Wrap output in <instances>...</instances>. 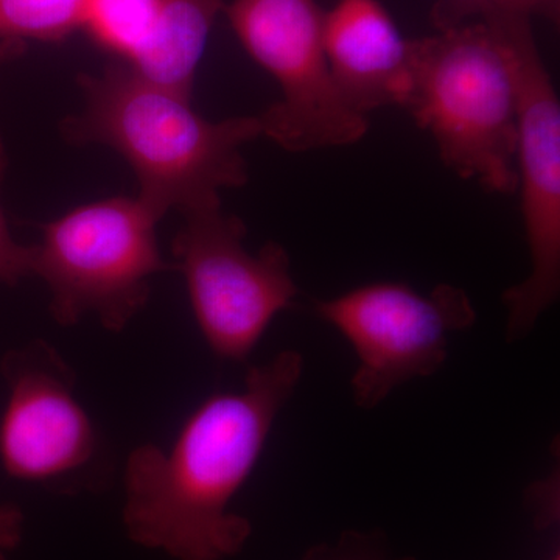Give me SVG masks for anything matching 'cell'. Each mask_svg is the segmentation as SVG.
Returning a JSON list of instances; mask_svg holds the SVG:
<instances>
[{"mask_svg":"<svg viewBox=\"0 0 560 560\" xmlns=\"http://www.w3.org/2000/svg\"><path fill=\"white\" fill-rule=\"evenodd\" d=\"M304 371L296 350L249 368L241 390L217 393L194 410L171 447L143 444L125 467L121 522L131 541L175 560H228L253 533L231 511L279 412Z\"/></svg>","mask_w":560,"mask_h":560,"instance_id":"1","label":"cell"},{"mask_svg":"<svg viewBox=\"0 0 560 560\" xmlns=\"http://www.w3.org/2000/svg\"><path fill=\"white\" fill-rule=\"evenodd\" d=\"M79 83L86 105L62 124L66 139L120 153L138 176V197L162 215L219 206L221 190L248 183L242 149L260 138L259 116L205 119L190 98L116 60L102 75L81 73Z\"/></svg>","mask_w":560,"mask_h":560,"instance_id":"2","label":"cell"},{"mask_svg":"<svg viewBox=\"0 0 560 560\" xmlns=\"http://www.w3.org/2000/svg\"><path fill=\"white\" fill-rule=\"evenodd\" d=\"M529 18L464 22L412 44L404 108L442 164L492 194L517 191V35Z\"/></svg>","mask_w":560,"mask_h":560,"instance_id":"3","label":"cell"},{"mask_svg":"<svg viewBox=\"0 0 560 560\" xmlns=\"http://www.w3.org/2000/svg\"><path fill=\"white\" fill-rule=\"evenodd\" d=\"M162 217L140 197H114L44 224L32 245V276L49 287L60 326L94 315L106 330L121 331L145 307L151 278L176 271L158 243Z\"/></svg>","mask_w":560,"mask_h":560,"instance_id":"4","label":"cell"},{"mask_svg":"<svg viewBox=\"0 0 560 560\" xmlns=\"http://www.w3.org/2000/svg\"><path fill=\"white\" fill-rule=\"evenodd\" d=\"M243 49L278 81L279 102L259 114L261 136L280 149L352 145L370 120L350 108L324 50V11L316 0H234L224 7Z\"/></svg>","mask_w":560,"mask_h":560,"instance_id":"5","label":"cell"},{"mask_svg":"<svg viewBox=\"0 0 560 560\" xmlns=\"http://www.w3.org/2000/svg\"><path fill=\"white\" fill-rule=\"evenodd\" d=\"M183 215L173 264L186 280L202 338L221 360H248L272 319L296 300L289 253L270 242L250 254L245 223L221 205Z\"/></svg>","mask_w":560,"mask_h":560,"instance_id":"6","label":"cell"},{"mask_svg":"<svg viewBox=\"0 0 560 560\" xmlns=\"http://www.w3.org/2000/svg\"><path fill=\"white\" fill-rule=\"evenodd\" d=\"M315 312L352 346L359 366L350 388L357 407L368 411L405 383L436 374L447 361L451 335L477 320L467 291L451 283L429 294L407 283H368L315 301Z\"/></svg>","mask_w":560,"mask_h":560,"instance_id":"7","label":"cell"},{"mask_svg":"<svg viewBox=\"0 0 560 560\" xmlns=\"http://www.w3.org/2000/svg\"><path fill=\"white\" fill-rule=\"evenodd\" d=\"M517 191L530 270L504 291L506 340L528 337L560 291V105L530 21L517 35Z\"/></svg>","mask_w":560,"mask_h":560,"instance_id":"8","label":"cell"},{"mask_svg":"<svg viewBox=\"0 0 560 560\" xmlns=\"http://www.w3.org/2000/svg\"><path fill=\"white\" fill-rule=\"evenodd\" d=\"M9 399L0 416V464L14 480L55 482L90 466L94 423L75 396V372L57 349L35 340L0 363Z\"/></svg>","mask_w":560,"mask_h":560,"instance_id":"9","label":"cell"},{"mask_svg":"<svg viewBox=\"0 0 560 560\" xmlns=\"http://www.w3.org/2000/svg\"><path fill=\"white\" fill-rule=\"evenodd\" d=\"M324 50L346 103L368 117L404 108L412 83V44L378 0H338L324 13Z\"/></svg>","mask_w":560,"mask_h":560,"instance_id":"10","label":"cell"},{"mask_svg":"<svg viewBox=\"0 0 560 560\" xmlns=\"http://www.w3.org/2000/svg\"><path fill=\"white\" fill-rule=\"evenodd\" d=\"M226 0H161L150 38L124 62L140 79L191 98L198 65Z\"/></svg>","mask_w":560,"mask_h":560,"instance_id":"11","label":"cell"},{"mask_svg":"<svg viewBox=\"0 0 560 560\" xmlns=\"http://www.w3.org/2000/svg\"><path fill=\"white\" fill-rule=\"evenodd\" d=\"M161 0H91L81 31L114 60L127 62L147 43Z\"/></svg>","mask_w":560,"mask_h":560,"instance_id":"12","label":"cell"},{"mask_svg":"<svg viewBox=\"0 0 560 560\" xmlns=\"http://www.w3.org/2000/svg\"><path fill=\"white\" fill-rule=\"evenodd\" d=\"M91 0H0V39L61 43L83 27Z\"/></svg>","mask_w":560,"mask_h":560,"instance_id":"13","label":"cell"},{"mask_svg":"<svg viewBox=\"0 0 560 560\" xmlns=\"http://www.w3.org/2000/svg\"><path fill=\"white\" fill-rule=\"evenodd\" d=\"M534 14L558 20L559 0H440L434 5L431 20L438 31H444L470 20L506 16L530 20Z\"/></svg>","mask_w":560,"mask_h":560,"instance_id":"14","label":"cell"},{"mask_svg":"<svg viewBox=\"0 0 560 560\" xmlns=\"http://www.w3.org/2000/svg\"><path fill=\"white\" fill-rule=\"evenodd\" d=\"M7 165L9 158L0 136V190L5 178ZM32 245H21L14 241L0 205V283L13 287L32 276Z\"/></svg>","mask_w":560,"mask_h":560,"instance_id":"15","label":"cell"},{"mask_svg":"<svg viewBox=\"0 0 560 560\" xmlns=\"http://www.w3.org/2000/svg\"><path fill=\"white\" fill-rule=\"evenodd\" d=\"M305 560H410L390 556L381 537L348 533L335 544L320 545L307 552Z\"/></svg>","mask_w":560,"mask_h":560,"instance_id":"16","label":"cell"},{"mask_svg":"<svg viewBox=\"0 0 560 560\" xmlns=\"http://www.w3.org/2000/svg\"><path fill=\"white\" fill-rule=\"evenodd\" d=\"M530 510L536 514V522L541 526L551 525L559 517V471H551L550 477L534 482L528 488Z\"/></svg>","mask_w":560,"mask_h":560,"instance_id":"17","label":"cell"},{"mask_svg":"<svg viewBox=\"0 0 560 560\" xmlns=\"http://www.w3.org/2000/svg\"><path fill=\"white\" fill-rule=\"evenodd\" d=\"M25 517L16 504H0V560H10V555L20 547L24 536Z\"/></svg>","mask_w":560,"mask_h":560,"instance_id":"18","label":"cell"},{"mask_svg":"<svg viewBox=\"0 0 560 560\" xmlns=\"http://www.w3.org/2000/svg\"><path fill=\"white\" fill-rule=\"evenodd\" d=\"M25 49H27V43L24 40L0 39V69L21 58L25 54Z\"/></svg>","mask_w":560,"mask_h":560,"instance_id":"19","label":"cell"},{"mask_svg":"<svg viewBox=\"0 0 560 560\" xmlns=\"http://www.w3.org/2000/svg\"><path fill=\"white\" fill-rule=\"evenodd\" d=\"M550 560H560L559 552H556V555L552 556V558Z\"/></svg>","mask_w":560,"mask_h":560,"instance_id":"20","label":"cell"}]
</instances>
